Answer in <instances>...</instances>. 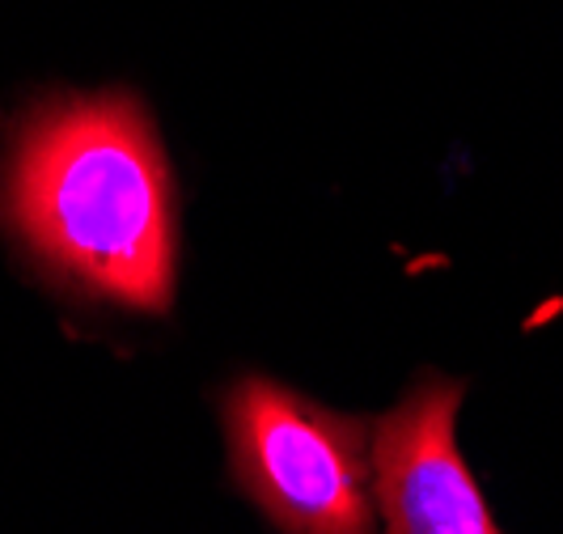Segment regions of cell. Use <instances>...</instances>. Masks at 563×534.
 Listing matches in <instances>:
<instances>
[{
    "label": "cell",
    "instance_id": "6da1fadb",
    "mask_svg": "<svg viewBox=\"0 0 563 534\" xmlns=\"http://www.w3.org/2000/svg\"><path fill=\"white\" fill-rule=\"evenodd\" d=\"M0 217L77 293L148 314L174 302V178L132 94L56 98L30 115L0 174Z\"/></svg>",
    "mask_w": 563,
    "mask_h": 534
},
{
    "label": "cell",
    "instance_id": "7a4b0ae2",
    "mask_svg": "<svg viewBox=\"0 0 563 534\" xmlns=\"http://www.w3.org/2000/svg\"><path fill=\"white\" fill-rule=\"evenodd\" d=\"M233 476L284 534H373V424L272 378L225 394Z\"/></svg>",
    "mask_w": 563,
    "mask_h": 534
},
{
    "label": "cell",
    "instance_id": "3957f363",
    "mask_svg": "<svg viewBox=\"0 0 563 534\" xmlns=\"http://www.w3.org/2000/svg\"><path fill=\"white\" fill-rule=\"evenodd\" d=\"M462 399L466 382L428 373L373 424V505L386 534H500L457 446Z\"/></svg>",
    "mask_w": 563,
    "mask_h": 534
}]
</instances>
